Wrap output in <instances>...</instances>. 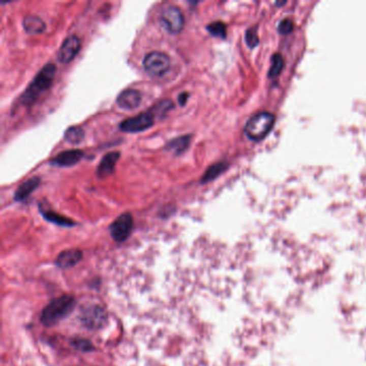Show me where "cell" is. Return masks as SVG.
I'll use <instances>...</instances> for the list:
<instances>
[{
  "mask_svg": "<svg viewBox=\"0 0 366 366\" xmlns=\"http://www.w3.org/2000/svg\"><path fill=\"white\" fill-rule=\"evenodd\" d=\"M56 74V66L53 63H47L42 67V69L37 73V75L28 85L26 90L22 94L18 99V103L24 107H30L38 99L41 97V95L51 87Z\"/></svg>",
  "mask_w": 366,
  "mask_h": 366,
  "instance_id": "1",
  "label": "cell"
},
{
  "mask_svg": "<svg viewBox=\"0 0 366 366\" xmlns=\"http://www.w3.org/2000/svg\"><path fill=\"white\" fill-rule=\"evenodd\" d=\"M75 303V298L69 295H64L55 298L43 310L41 315V322L46 326L56 324L74 310Z\"/></svg>",
  "mask_w": 366,
  "mask_h": 366,
  "instance_id": "2",
  "label": "cell"
},
{
  "mask_svg": "<svg viewBox=\"0 0 366 366\" xmlns=\"http://www.w3.org/2000/svg\"><path fill=\"white\" fill-rule=\"evenodd\" d=\"M275 123V116L268 112H259L250 117L244 127L246 137L253 141L264 139L272 130Z\"/></svg>",
  "mask_w": 366,
  "mask_h": 366,
  "instance_id": "3",
  "label": "cell"
},
{
  "mask_svg": "<svg viewBox=\"0 0 366 366\" xmlns=\"http://www.w3.org/2000/svg\"><path fill=\"white\" fill-rule=\"evenodd\" d=\"M143 67L151 76H162L170 69L171 58L163 52H150L144 57Z\"/></svg>",
  "mask_w": 366,
  "mask_h": 366,
  "instance_id": "4",
  "label": "cell"
},
{
  "mask_svg": "<svg viewBox=\"0 0 366 366\" xmlns=\"http://www.w3.org/2000/svg\"><path fill=\"white\" fill-rule=\"evenodd\" d=\"M159 22L165 29L172 35L179 34L185 25V17L182 12L175 6L163 9L159 16Z\"/></svg>",
  "mask_w": 366,
  "mask_h": 366,
  "instance_id": "5",
  "label": "cell"
},
{
  "mask_svg": "<svg viewBox=\"0 0 366 366\" xmlns=\"http://www.w3.org/2000/svg\"><path fill=\"white\" fill-rule=\"evenodd\" d=\"M155 114L149 109L146 112L140 113L136 116L129 117L119 124V130L127 133H137L152 127L155 124Z\"/></svg>",
  "mask_w": 366,
  "mask_h": 366,
  "instance_id": "6",
  "label": "cell"
},
{
  "mask_svg": "<svg viewBox=\"0 0 366 366\" xmlns=\"http://www.w3.org/2000/svg\"><path fill=\"white\" fill-rule=\"evenodd\" d=\"M132 227H133L132 215L129 213V211L123 213L115 219L112 225L110 226L111 236L116 240V242H125V240L129 237Z\"/></svg>",
  "mask_w": 366,
  "mask_h": 366,
  "instance_id": "7",
  "label": "cell"
},
{
  "mask_svg": "<svg viewBox=\"0 0 366 366\" xmlns=\"http://www.w3.org/2000/svg\"><path fill=\"white\" fill-rule=\"evenodd\" d=\"M81 320L88 329L97 330L103 326V322L107 320V314L99 305L84 306L81 312Z\"/></svg>",
  "mask_w": 366,
  "mask_h": 366,
  "instance_id": "8",
  "label": "cell"
},
{
  "mask_svg": "<svg viewBox=\"0 0 366 366\" xmlns=\"http://www.w3.org/2000/svg\"><path fill=\"white\" fill-rule=\"evenodd\" d=\"M81 49L80 38L74 35L67 37L64 40L60 49L57 53V59L62 64H69L78 55Z\"/></svg>",
  "mask_w": 366,
  "mask_h": 366,
  "instance_id": "9",
  "label": "cell"
},
{
  "mask_svg": "<svg viewBox=\"0 0 366 366\" xmlns=\"http://www.w3.org/2000/svg\"><path fill=\"white\" fill-rule=\"evenodd\" d=\"M84 157V152L81 149H68L59 152L58 155L55 156L50 163L55 167H72L76 163L80 162Z\"/></svg>",
  "mask_w": 366,
  "mask_h": 366,
  "instance_id": "10",
  "label": "cell"
},
{
  "mask_svg": "<svg viewBox=\"0 0 366 366\" xmlns=\"http://www.w3.org/2000/svg\"><path fill=\"white\" fill-rule=\"evenodd\" d=\"M142 101V94L134 88L123 90L116 98V103L123 110H133L138 108Z\"/></svg>",
  "mask_w": 366,
  "mask_h": 366,
  "instance_id": "11",
  "label": "cell"
},
{
  "mask_svg": "<svg viewBox=\"0 0 366 366\" xmlns=\"http://www.w3.org/2000/svg\"><path fill=\"white\" fill-rule=\"evenodd\" d=\"M120 157L119 151H111L105 155L97 168V176L100 179L107 178L114 173L115 166H116V162L118 161Z\"/></svg>",
  "mask_w": 366,
  "mask_h": 366,
  "instance_id": "12",
  "label": "cell"
},
{
  "mask_svg": "<svg viewBox=\"0 0 366 366\" xmlns=\"http://www.w3.org/2000/svg\"><path fill=\"white\" fill-rule=\"evenodd\" d=\"M41 178L39 176H34L29 179L24 181L22 185L18 186V188L14 192V201L16 202H23L28 199L33 192L40 186Z\"/></svg>",
  "mask_w": 366,
  "mask_h": 366,
  "instance_id": "13",
  "label": "cell"
},
{
  "mask_svg": "<svg viewBox=\"0 0 366 366\" xmlns=\"http://www.w3.org/2000/svg\"><path fill=\"white\" fill-rule=\"evenodd\" d=\"M83 255L79 249H68L63 252L56 260V263L62 268H69L78 263Z\"/></svg>",
  "mask_w": 366,
  "mask_h": 366,
  "instance_id": "14",
  "label": "cell"
},
{
  "mask_svg": "<svg viewBox=\"0 0 366 366\" xmlns=\"http://www.w3.org/2000/svg\"><path fill=\"white\" fill-rule=\"evenodd\" d=\"M190 142H191V136H189V134H187V136L177 137L168 142V144L166 145V149L171 151L174 156H179L188 149Z\"/></svg>",
  "mask_w": 366,
  "mask_h": 366,
  "instance_id": "15",
  "label": "cell"
},
{
  "mask_svg": "<svg viewBox=\"0 0 366 366\" xmlns=\"http://www.w3.org/2000/svg\"><path fill=\"white\" fill-rule=\"evenodd\" d=\"M24 30L28 35H39L45 30V23L39 16L28 15L23 20Z\"/></svg>",
  "mask_w": 366,
  "mask_h": 366,
  "instance_id": "16",
  "label": "cell"
},
{
  "mask_svg": "<svg viewBox=\"0 0 366 366\" xmlns=\"http://www.w3.org/2000/svg\"><path fill=\"white\" fill-rule=\"evenodd\" d=\"M39 208H40V211L42 216L47 220V221H51V223L53 224H56L58 226H63V227H72L74 226L75 224L73 223V221L69 218H67L65 216H62L59 214L55 213L54 210L52 209H49V208H43L42 206L39 205Z\"/></svg>",
  "mask_w": 366,
  "mask_h": 366,
  "instance_id": "17",
  "label": "cell"
},
{
  "mask_svg": "<svg viewBox=\"0 0 366 366\" xmlns=\"http://www.w3.org/2000/svg\"><path fill=\"white\" fill-rule=\"evenodd\" d=\"M228 167L229 166L227 162H217L214 163V165H211L206 169L203 176L201 177V184H206V182L214 180L220 174H223V173L228 169Z\"/></svg>",
  "mask_w": 366,
  "mask_h": 366,
  "instance_id": "18",
  "label": "cell"
},
{
  "mask_svg": "<svg viewBox=\"0 0 366 366\" xmlns=\"http://www.w3.org/2000/svg\"><path fill=\"white\" fill-rule=\"evenodd\" d=\"M85 137V132L81 127L78 126H72L69 127L65 131L64 138L67 142H69L70 144H73V145H78L80 144Z\"/></svg>",
  "mask_w": 366,
  "mask_h": 366,
  "instance_id": "19",
  "label": "cell"
},
{
  "mask_svg": "<svg viewBox=\"0 0 366 366\" xmlns=\"http://www.w3.org/2000/svg\"><path fill=\"white\" fill-rule=\"evenodd\" d=\"M173 108H174V103H173V101H171L170 99H166L158 102L156 105H154V107L150 108V110L152 111L154 114H155V116H158L159 118H163L166 116V114Z\"/></svg>",
  "mask_w": 366,
  "mask_h": 366,
  "instance_id": "20",
  "label": "cell"
},
{
  "mask_svg": "<svg viewBox=\"0 0 366 366\" xmlns=\"http://www.w3.org/2000/svg\"><path fill=\"white\" fill-rule=\"evenodd\" d=\"M206 30L214 37H219V38H226L227 36V26L225 23L217 21V22H213L206 26Z\"/></svg>",
  "mask_w": 366,
  "mask_h": 366,
  "instance_id": "21",
  "label": "cell"
},
{
  "mask_svg": "<svg viewBox=\"0 0 366 366\" xmlns=\"http://www.w3.org/2000/svg\"><path fill=\"white\" fill-rule=\"evenodd\" d=\"M284 66V60L283 57L281 54H275L272 57V65L271 68H269V72H268V76L269 78H276V76L282 72Z\"/></svg>",
  "mask_w": 366,
  "mask_h": 366,
  "instance_id": "22",
  "label": "cell"
},
{
  "mask_svg": "<svg viewBox=\"0 0 366 366\" xmlns=\"http://www.w3.org/2000/svg\"><path fill=\"white\" fill-rule=\"evenodd\" d=\"M245 40H246V43L248 44L249 47H255V46L258 45V43H259V37H258V35H257L256 28H250V29H248V30L246 32Z\"/></svg>",
  "mask_w": 366,
  "mask_h": 366,
  "instance_id": "23",
  "label": "cell"
},
{
  "mask_svg": "<svg viewBox=\"0 0 366 366\" xmlns=\"http://www.w3.org/2000/svg\"><path fill=\"white\" fill-rule=\"evenodd\" d=\"M278 30H279V33L283 34V35L290 34L293 30L292 21L289 20V18H285V20H283L281 23H279Z\"/></svg>",
  "mask_w": 366,
  "mask_h": 366,
  "instance_id": "24",
  "label": "cell"
},
{
  "mask_svg": "<svg viewBox=\"0 0 366 366\" xmlns=\"http://www.w3.org/2000/svg\"><path fill=\"white\" fill-rule=\"evenodd\" d=\"M74 345H75L76 348L82 349V350H84V351L93 349V345H92L89 342H87V341H82V340H80V341L76 342Z\"/></svg>",
  "mask_w": 366,
  "mask_h": 366,
  "instance_id": "25",
  "label": "cell"
},
{
  "mask_svg": "<svg viewBox=\"0 0 366 366\" xmlns=\"http://www.w3.org/2000/svg\"><path fill=\"white\" fill-rule=\"evenodd\" d=\"M189 98V94L188 93H181L179 96H178V104L179 105H185L187 100Z\"/></svg>",
  "mask_w": 366,
  "mask_h": 366,
  "instance_id": "26",
  "label": "cell"
}]
</instances>
